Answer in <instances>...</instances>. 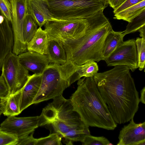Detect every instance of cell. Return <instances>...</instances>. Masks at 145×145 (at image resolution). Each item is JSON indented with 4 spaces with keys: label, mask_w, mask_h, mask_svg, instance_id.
<instances>
[{
    "label": "cell",
    "mask_w": 145,
    "mask_h": 145,
    "mask_svg": "<svg viewBox=\"0 0 145 145\" xmlns=\"http://www.w3.org/2000/svg\"><path fill=\"white\" fill-rule=\"evenodd\" d=\"M50 63L63 64L67 61L66 53L63 44L57 41H49L45 55Z\"/></svg>",
    "instance_id": "16"
},
{
    "label": "cell",
    "mask_w": 145,
    "mask_h": 145,
    "mask_svg": "<svg viewBox=\"0 0 145 145\" xmlns=\"http://www.w3.org/2000/svg\"><path fill=\"white\" fill-rule=\"evenodd\" d=\"M18 142L16 136L2 131L0 128V145H17Z\"/></svg>",
    "instance_id": "28"
},
{
    "label": "cell",
    "mask_w": 145,
    "mask_h": 145,
    "mask_svg": "<svg viewBox=\"0 0 145 145\" xmlns=\"http://www.w3.org/2000/svg\"><path fill=\"white\" fill-rule=\"evenodd\" d=\"M138 61V67L140 71L145 68V39L138 37L135 40Z\"/></svg>",
    "instance_id": "25"
},
{
    "label": "cell",
    "mask_w": 145,
    "mask_h": 145,
    "mask_svg": "<svg viewBox=\"0 0 145 145\" xmlns=\"http://www.w3.org/2000/svg\"><path fill=\"white\" fill-rule=\"evenodd\" d=\"M145 25V9L131 22H129L125 30L123 31L125 35L138 31Z\"/></svg>",
    "instance_id": "24"
},
{
    "label": "cell",
    "mask_w": 145,
    "mask_h": 145,
    "mask_svg": "<svg viewBox=\"0 0 145 145\" xmlns=\"http://www.w3.org/2000/svg\"><path fill=\"white\" fill-rule=\"evenodd\" d=\"M140 33L141 38L145 39V25L143 26L138 31Z\"/></svg>",
    "instance_id": "36"
},
{
    "label": "cell",
    "mask_w": 145,
    "mask_h": 145,
    "mask_svg": "<svg viewBox=\"0 0 145 145\" xmlns=\"http://www.w3.org/2000/svg\"><path fill=\"white\" fill-rule=\"evenodd\" d=\"M42 74L34 73L29 75L21 88L20 110L21 112L33 104V101L39 90L42 80Z\"/></svg>",
    "instance_id": "13"
},
{
    "label": "cell",
    "mask_w": 145,
    "mask_h": 145,
    "mask_svg": "<svg viewBox=\"0 0 145 145\" xmlns=\"http://www.w3.org/2000/svg\"><path fill=\"white\" fill-rule=\"evenodd\" d=\"M39 126V116H9L0 125L2 131L15 135L18 139L28 136Z\"/></svg>",
    "instance_id": "11"
},
{
    "label": "cell",
    "mask_w": 145,
    "mask_h": 145,
    "mask_svg": "<svg viewBox=\"0 0 145 145\" xmlns=\"http://www.w3.org/2000/svg\"><path fill=\"white\" fill-rule=\"evenodd\" d=\"M9 95L8 87L3 76H0V99H6Z\"/></svg>",
    "instance_id": "30"
},
{
    "label": "cell",
    "mask_w": 145,
    "mask_h": 145,
    "mask_svg": "<svg viewBox=\"0 0 145 145\" xmlns=\"http://www.w3.org/2000/svg\"><path fill=\"white\" fill-rule=\"evenodd\" d=\"M81 142L83 145H108L110 143L104 137H95L90 134L86 135Z\"/></svg>",
    "instance_id": "26"
},
{
    "label": "cell",
    "mask_w": 145,
    "mask_h": 145,
    "mask_svg": "<svg viewBox=\"0 0 145 145\" xmlns=\"http://www.w3.org/2000/svg\"><path fill=\"white\" fill-rule=\"evenodd\" d=\"M21 89L10 94L5 99V110L3 114L7 116H16L20 113V104Z\"/></svg>",
    "instance_id": "19"
},
{
    "label": "cell",
    "mask_w": 145,
    "mask_h": 145,
    "mask_svg": "<svg viewBox=\"0 0 145 145\" xmlns=\"http://www.w3.org/2000/svg\"><path fill=\"white\" fill-rule=\"evenodd\" d=\"M143 0H126L118 8L114 10L113 12L114 14H116Z\"/></svg>",
    "instance_id": "31"
},
{
    "label": "cell",
    "mask_w": 145,
    "mask_h": 145,
    "mask_svg": "<svg viewBox=\"0 0 145 145\" xmlns=\"http://www.w3.org/2000/svg\"><path fill=\"white\" fill-rule=\"evenodd\" d=\"M34 132L31 133L29 135L18 139L17 145H36L37 138L33 137Z\"/></svg>",
    "instance_id": "32"
},
{
    "label": "cell",
    "mask_w": 145,
    "mask_h": 145,
    "mask_svg": "<svg viewBox=\"0 0 145 145\" xmlns=\"http://www.w3.org/2000/svg\"><path fill=\"white\" fill-rule=\"evenodd\" d=\"M59 20L85 19L108 5L101 0H44Z\"/></svg>",
    "instance_id": "6"
},
{
    "label": "cell",
    "mask_w": 145,
    "mask_h": 145,
    "mask_svg": "<svg viewBox=\"0 0 145 145\" xmlns=\"http://www.w3.org/2000/svg\"><path fill=\"white\" fill-rule=\"evenodd\" d=\"M0 10L2 14L10 22H12V11L8 0H0Z\"/></svg>",
    "instance_id": "29"
},
{
    "label": "cell",
    "mask_w": 145,
    "mask_h": 145,
    "mask_svg": "<svg viewBox=\"0 0 145 145\" xmlns=\"http://www.w3.org/2000/svg\"><path fill=\"white\" fill-rule=\"evenodd\" d=\"M101 9L86 19L88 25L85 34L77 40L62 44L67 61L80 65L90 61L103 60L102 50L105 39L112 25Z\"/></svg>",
    "instance_id": "2"
},
{
    "label": "cell",
    "mask_w": 145,
    "mask_h": 145,
    "mask_svg": "<svg viewBox=\"0 0 145 145\" xmlns=\"http://www.w3.org/2000/svg\"><path fill=\"white\" fill-rule=\"evenodd\" d=\"M28 13L41 27L48 21L58 20L50 11L44 0H27Z\"/></svg>",
    "instance_id": "15"
},
{
    "label": "cell",
    "mask_w": 145,
    "mask_h": 145,
    "mask_svg": "<svg viewBox=\"0 0 145 145\" xmlns=\"http://www.w3.org/2000/svg\"><path fill=\"white\" fill-rule=\"evenodd\" d=\"M76 70V65L70 61L63 64L50 63L42 74L40 85L33 104L62 95L66 89L78 80Z\"/></svg>",
    "instance_id": "5"
},
{
    "label": "cell",
    "mask_w": 145,
    "mask_h": 145,
    "mask_svg": "<svg viewBox=\"0 0 145 145\" xmlns=\"http://www.w3.org/2000/svg\"><path fill=\"white\" fill-rule=\"evenodd\" d=\"M129 69L116 66L93 77L115 121L125 123L134 118L140 102L138 93Z\"/></svg>",
    "instance_id": "1"
},
{
    "label": "cell",
    "mask_w": 145,
    "mask_h": 145,
    "mask_svg": "<svg viewBox=\"0 0 145 145\" xmlns=\"http://www.w3.org/2000/svg\"><path fill=\"white\" fill-rule=\"evenodd\" d=\"M49 41L46 32L41 27H39L33 37L27 44V51L46 55Z\"/></svg>",
    "instance_id": "17"
},
{
    "label": "cell",
    "mask_w": 145,
    "mask_h": 145,
    "mask_svg": "<svg viewBox=\"0 0 145 145\" xmlns=\"http://www.w3.org/2000/svg\"><path fill=\"white\" fill-rule=\"evenodd\" d=\"M5 99L1 100L0 103V115L3 113L5 107Z\"/></svg>",
    "instance_id": "35"
},
{
    "label": "cell",
    "mask_w": 145,
    "mask_h": 145,
    "mask_svg": "<svg viewBox=\"0 0 145 145\" xmlns=\"http://www.w3.org/2000/svg\"><path fill=\"white\" fill-rule=\"evenodd\" d=\"M126 0H108V5L114 10L121 5Z\"/></svg>",
    "instance_id": "33"
},
{
    "label": "cell",
    "mask_w": 145,
    "mask_h": 145,
    "mask_svg": "<svg viewBox=\"0 0 145 145\" xmlns=\"http://www.w3.org/2000/svg\"><path fill=\"white\" fill-rule=\"evenodd\" d=\"M98 66L93 61H89L80 65H76V73L79 79L82 77H93L98 72Z\"/></svg>",
    "instance_id": "22"
},
{
    "label": "cell",
    "mask_w": 145,
    "mask_h": 145,
    "mask_svg": "<svg viewBox=\"0 0 145 145\" xmlns=\"http://www.w3.org/2000/svg\"><path fill=\"white\" fill-rule=\"evenodd\" d=\"M90 134L89 130L73 129L71 130L63 136V141L66 145H72L73 142H81L86 135Z\"/></svg>",
    "instance_id": "23"
},
{
    "label": "cell",
    "mask_w": 145,
    "mask_h": 145,
    "mask_svg": "<svg viewBox=\"0 0 145 145\" xmlns=\"http://www.w3.org/2000/svg\"><path fill=\"white\" fill-rule=\"evenodd\" d=\"M12 11V29L14 37L12 52L16 55L27 51L23 33L24 22L28 14L27 0H8Z\"/></svg>",
    "instance_id": "9"
},
{
    "label": "cell",
    "mask_w": 145,
    "mask_h": 145,
    "mask_svg": "<svg viewBox=\"0 0 145 145\" xmlns=\"http://www.w3.org/2000/svg\"><path fill=\"white\" fill-rule=\"evenodd\" d=\"M61 139L57 133L50 134L47 137L37 138L36 145H61Z\"/></svg>",
    "instance_id": "27"
},
{
    "label": "cell",
    "mask_w": 145,
    "mask_h": 145,
    "mask_svg": "<svg viewBox=\"0 0 145 145\" xmlns=\"http://www.w3.org/2000/svg\"><path fill=\"white\" fill-rule=\"evenodd\" d=\"M44 108L39 116V126L48 129L50 134L57 133L61 137L73 129L89 130L74 110L70 99L57 97Z\"/></svg>",
    "instance_id": "4"
},
{
    "label": "cell",
    "mask_w": 145,
    "mask_h": 145,
    "mask_svg": "<svg viewBox=\"0 0 145 145\" xmlns=\"http://www.w3.org/2000/svg\"><path fill=\"white\" fill-rule=\"evenodd\" d=\"M145 9V0L114 14V18L131 22Z\"/></svg>",
    "instance_id": "20"
},
{
    "label": "cell",
    "mask_w": 145,
    "mask_h": 145,
    "mask_svg": "<svg viewBox=\"0 0 145 145\" xmlns=\"http://www.w3.org/2000/svg\"><path fill=\"white\" fill-rule=\"evenodd\" d=\"M88 25L85 19L48 21L44 26L49 40H54L63 44L82 36Z\"/></svg>",
    "instance_id": "7"
},
{
    "label": "cell",
    "mask_w": 145,
    "mask_h": 145,
    "mask_svg": "<svg viewBox=\"0 0 145 145\" xmlns=\"http://www.w3.org/2000/svg\"><path fill=\"white\" fill-rule=\"evenodd\" d=\"M76 90L70 100L74 110L89 127L113 130L117 124L114 120L93 77L78 80Z\"/></svg>",
    "instance_id": "3"
},
{
    "label": "cell",
    "mask_w": 145,
    "mask_h": 145,
    "mask_svg": "<svg viewBox=\"0 0 145 145\" xmlns=\"http://www.w3.org/2000/svg\"><path fill=\"white\" fill-rule=\"evenodd\" d=\"M104 60L107 66H125L134 71L138 68L135 40L123 41Z\"/></svg>",
    "instance_id": "10"
},
{
    "label": "cell",
    "mask_w": 145,
    "mask_h": 145,
    "mask_svg": "<svg viewBox=\"0 0 145 145\" xmlns=\"http://www.w3.org/2000/svg\"><path fill=\"white\" fill-rule=\"evenodd\" d=\"M106 4L108 5V0H101Z\"/></svg>",
    "instance_id": "37"
},
{
    "label": "cell",
    "mask_w": 145,
    "mask_h": 145,
    "mask_svg": "<svg viewBox=\"0 0 145 145\" xmlns=\"http://www.w3.org/2000/svg\"><path fill=\"white\" fill-rule=\"evenodd\" d=\"M140 102L145 104V87H144L140 91V96L139 98Z\"/></svg>",
    "instance_id": "34"
},
{
    "label": "cell",
    "mask_w": 145,
    "mask_h": 145,
    "mask_svg": "<svg viewBox=\"0 0 145 145\" xmlns=\"http://www.w3.org/2000/svg\"><path fill=\"white\" fill-rule=\"evenodd\" d=\"M20 63L35 74H42L50 63L45 55L27 51L18 55Z\"/></svg>",
    "instance_id": "14"
},
{
    "label": "cell",
    "mask_w": 145,
    "mask_h": 145,
    "mask_svg": "<svg viewBox=\"0 0 145 145\" xmlns=\"http://www.w3.org/2000/svg\"><path fill=\"white\" fill-rule=\"evenodd\" d=\"M120 130L117 145H138L145 140V122L135 123L133 118Z\"/></svg>",
    "instance_id": "12"
},
{
    "label": "cell",
    "mask_w": 145,
    "mask_h": 145,
    "mask_svg": "<svg viewBox=\"0 0 145 145\" xmlns=\"http://www.w3.org/2000/svg\"><path fill=\"white\" fill-rule=\"evenodd\" d=\"M125 35L123 31H115L111 30L107 35L104 41L102 56L103 60L116 49L123 41Z\"/></svg>",
    "instance_id": "18"
},
{
    "label": "cell",
    "mask_w": 145,
    "mask_h": 145,
    "mask_svg": "<svg viewBox=\"0 0 145 145\" xmlns=\"http://www.w3.org/2000/svg\"><path fill=\"white\" fill-rule=\"evenodd\" d=\"M1 70V75L8 87L9 95L21 89L29 76L28 70L20 63L18 56L12 51L5 58Z\"/></svg>",
    "instance_id": "8"
},
{
    "label": "cell",
    "mask_w": 145,
    "mask_h": 145,
    "mask_svg": "<svg viewBox=\"0 0 145 145\" xmlns=\"http://www.w3.org/2000/svg\"><path fill=\"white\" fill-rule=\"evenodd\" d=\"M37 25L35 20L28 13L25 19L23 29L24 40L26 44L35 35L38 29Z\"/></svg>",
    "instance_id": "21"
}]
</instances>
